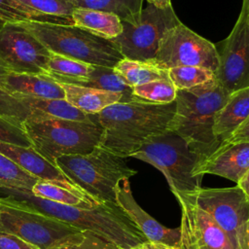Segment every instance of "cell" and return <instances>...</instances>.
I'll return each instance as SVG.
<instances>
[{
	"label": "cell",
	"mask_w": 249,
	"mask_h": 249,
	"mask_svg": "<svg viewBox=\"0 0 249 249\" xmlns=\"http://www.w3.org/2000/svg\"><path fill=\"white\" fill-rule=\"evenodd\" d=\"M93 65L51 52L46 75L59 84L83 86L89 79Z\"/></svg>",
	"instance_id": "obj_24"
},
{
	"label": "cell",
	"mask_w": 249,
	"mask_h": 249,
	"mask_svg": "<svg viewBox=\"0 0 249 249\" xmlns=\"http://www.w3.org/2000/svg\"><path fill=\"white\" fill-rule=\"evenodd\" d=\"M55 249H119L116 245L90 231H85L81 240L60 246Z\"/></svg>",
	"instance_id": "obj_33"
},
{
	"label": "cell",
	"mask_w": 249,
	"mask_h": 249,
	"mask_svg": "<svg viewBox=\"0 0 249 249\" xmlns=\"http://www.w3.org/2000/svg\"><path fill=\"white\" fill-rule=\"evenodd\" d=\"M0 19L4 22L34 20L30 15L16 6L11 0H0Z\"/></svg>",
	"instance_id": "obj_34"
},
{
	"label": "cell",
	"mask_w": 249,
	"mask_h": 249,
	"mask_svg": "<svg viewBox=\"0 0 249 249\" xmlns=\"http://www.w3.org/2000/svg\"><path fill=\"white\" fill-rule=\"evenodd\" d=\"M60 85L64 90V99L88 115H96L106 107L118 102H128L122 93L78 85Z\"/></svg>",
	"instance_id": "obj_21"
},
{
	"label": "cell",
	"mask_w": 249,
	"mask_h": 249,
	"mask_svg": "<svg viewBox=\"0 0 249 249\" xmlns=\"http://www.w3.org/2000/svg\"><path fill=\"white\" fill-rule=\"evenodd\" d=\"M0 153L20 168L42 181L53 183L74 193H85L66 178L54 164L40 156L32 147L26 148L0 141Z\"/></svg>",
	"instance_id": "obj_18"
},
{
	"label": "cell",
	"mask_w": 249,
	"mask_h": 249,
	"mask_svg": "<svg viewBox=\"0 0 249 249\" xmlns=\"http://www.w3.org/2000/svg\"><path fill=\"white\" fill-rule=\"evenodd\" d=\"M129 249H174V248L167 245V244L161 243V242L147 240V241H144L140 244H137V245H135V246H133Z\"/></svg>",
	"instance_id": "obj_37"
},
{
	"label": "cell",
	"mask_w": 249,
	"mask_h": 249,
	"mask_svg": "<svg viewBox=\"0 0 249 249\" xmlns=\"http://www.w3.org/2000/svg\"><path fill=\"white\" fill-rule=\"evenodd\" d=\"M218 50V49H217ZM219 67L215 79L231 93L249 87V0H242L238 18L218 50Z\"/></svg>",
	"instance_id": "obj_12"
},
{
	"label": "cell",
	"mask_w": 249,
	"mask_h": 249,
	"mask_svg": "<svg viewBox=\"0 0 249 249\" xmlns=\"http://www.w3.org/2000/svg\"><path fill=\"white\" fill-rule=\"evenodd\" d=\"M9 69L6 67V65L4 64V62L1 60L0 58V89L3 87V83H4V79L6 77V75L9 73Z\"/></svg>",
	"instance_id": "obj_40"
},
{
	"label": "cell",
	"mask_w": 249,
	"mask_h": 249,
	"mask_svg": "<svg viewBox=\"0 0 249 249\" xmlns=\"http://www.w3.org/2000/svg\"><path fill=\"white\" fill-rule=\"evenodd\" d=\"M249 118V87L231 92L215 118L214 133L220 145Z\"/></svg>",
	"instance_id": "obj_20"
},
{
	"label": "cell",
	"mask_w": 249,
	"mask_h": 249,
	"mask_svg": "<svg viewBox=\"0 0 249 249\" xmlns=\"http://www.w3.org/2000/svg\"><path fill=\"white\" fill-rule=\"evenodd\" d=\"M113 69L124 83L130 88L157 80L169 79L167 70H162L148 62L127 58L121 59Z\"/></svg>",
	"instance_id": "obj_25"
},
{
	"label": "cell",
	"mask_w": 249,
	"mask_h": 249,
	"mask_svg": "<svg viewBox=\"0 0 249 249\" xmlns=\"http://www.w3.org/2000/svg\"><path fill=\"white\" fill-rule=\"evenodd\" d=\"M148 4H152L158 8H166L171 6L170 0H146Z\"/></svg>",
	"instance_id": "obj_39"
},
{
	"label": "cell",
	"mask_w": 249,
	"mask_h": 249,
	"mask_svg": "<svg viewBox=\"0 0 249 249\" xmlns=\"http://www.w3.org/2000/svg\"><path fill=\"white\" fill-rule=\"evenodd\" d=\"M151 63L162 70L196 66L213 72L219 67L218 50L213 43L180 22L162 37Z\"/></svg>",
	"instance_id": "obj_11"
},
{
	"label": "cell",
	"mask_w": 249,
	"mask_h": 249,
	"mask_svg": "<svg viewBox=\"0 0 249 249\" xmlns=\"http://www.w3.org/2000/svg\"><path fill=\"white\" fill-rule=\"evenodd\" d=\"M0 231L11 232L37 249H55L79 241L85 231L0 196Z\"/></svg>",
	"instance_id": "obj_8"
},
{
	"label": "cell",
	"mask_w": 249,
	"mask_h": 249,
	"mask_svg": "<svg viewBox=\"0 0 249 249\" xmlns=\"http://www.w3.org/2000/svg\"><path fill=\"white\" fill-rule=\"evenodd\" d=\"M0 249H37L11 232L0 231Z\"/></svg>",
	"instance_id": "obj_35"
},
{
	"label": "cell",
	"mask_w": 249,
	"mask_h": 249,
	"mask_svg": "<svg viewBox=\"0 0 249 249\" xmlns=\"http://www.w3.org/2000/svg\"><path fill=\"white\" fill-rule=\"evenodd\" d=\"M77 8L110 13L122 22L133 23L141 15L143 0H74Z\"/></svg>",
	"instance_id": "obj_27"
},
{
	"label": "cell",
	"mask_w": 249,
	"mask_h": 249,
	"mask_svg": "<svg viewBox=\"0 0 249 249\" xmlns=\"http://www.w3.org/2000/svg\"><path fill=\"white\" fill-rule=\"evenodd\" d=\"M175 108V101L155 104L135 100L112 104L92 115L93 121L103 128L99 146L119 157L130 158L148 139L168 130Z\"/></svg>",
	"instance_id": "obj_2"
},
{
	"label": "cell",
	"mask_w": 249,
	"mask_h": 249,
	"mask_svg": "<svg viewBox=\"0 0 249 249\" xmlns=\"http://www.w3.org/2000/svg\"><path fill=\"white\" fill-rule=\"evenodd\" d=\"M243 249H249V221L246 224L243 236Z\"/></svg>",
	"instance_id": "obj_41"
},
{
	"label": "cell",
	"mask_w": 249,
	"mask_h": 249,
	"mask_svg": "<svg viewBox=\"0 0 249 249\" xmlns=\"http://www.w3.org/2000/svg\"><path fill=\"white\" fill-rule=\"evenodd\" d=\"M21 125L32 148L53 164L61 156L90 153L99 146L103 134L95 121L47 118L26 121Z\"/></svg>",
	"instance_id": "obj_5"
},
{
	"label": "cell",
	"mask_w": 249,
	"mask_h": 249,
	"mask_svg": "<svg viewBox=\"0 0 249 249\" xmlns=\"http://www.w3.org/2000/svg\"><path fill=\"white\" fill-rule=\"evenodd\" d=\"M168 71V78L176 89H189L215 78L209 70L196 66H179Z\"/></svg>",
	"instance_id": "obj_31"
},
{
	"label": "cell",
	"mask_w": 249,
	"mask_h": 249,
	"mask_svg": "<svg viewBox=\"0 0 249 249\" xmlns=\"http://www.w3.org/2000/svg\"><path fill=\"white\" fill-rule=\"evenodd\" d=\"M236 185L241 188V190L245 193V195L249 198V169L247 170V172L244 174V176L241 178V180Z\"/></svg>",
	"instance_id": "obj_38"
},
{
	"label": "cell",
	"mask_w": 249,
	"mask_h": 249,
	"mask_svg": "<svg viewBox=\"0 0 249 249\" xmlns=\"http://www.w3.org/2000/svg\"><path fill=\"white\" fill-rule=\"evenodd\" d=\"M249 142V118L231 134V136L224 143Z\"/></svg>",
	"instance_id": "obj_36"
},
{
	"label": "cell",
	"mask_w": 249,
	"mask_h": 249,
	"mask_svg": "<svg viewBox=\"0 0 249 249\" xmlns=\"http://www.w3.org/2000/svg\"><path fill=\"white\" fill-rule=\"evenodd\" d=\"M71 19L73 25L106 40L117 38L123 31L121 19L110 13L76 8Z\"/></svg>",
	"instance_id": "obj_22"
},
{
	"label": "cell",
	"mask_w": 249,
	"mask_h": 249,
	"mask_svg": "<svg viewBox=\"0 0 249 249\" xmlns=\"http://www.w3.org/2000/svg\"><path fill=\"white\" fill-rule=\"evenodd\" d=\"M51 52L18 22L0 27V58L11 72L46 75Z\"/></svg>",
	"instance_id": "obj_13"
},
{
	"label": "cell",
	"mask_w": 249,
	"mask_h": 249,
	"mask_svg": "<svg viewBox=\"0 0 249 249\" xmlns=\"http://www.w3.org/2000/svg\"><path fill=\"white\" fill-rule=\"evenodd\" d=\"M4 23H5V22H4L3 20H1V19H0V27H1V26H2Z\"/></svg>",
	"instance_id": "obj_42"
},
{
	"label": "cell",
	"mask_w": 249,
	"mask_h": 249,
	"mask_svg": "<svg viewBox=\"0 0 249 249\" xmlns=\"http://www.w3.org/2000/svg\"><path fill=\"white\" fill-rule=\"evenodd\" d=\"M0 141L21 147H32L22 126L0 115Z\"/></svg>",
	"instance_id": "obj_32"
},
{
	"label": "cell",
	"mask_w": 249,
	"mask_h": 249,
	"mask_svg": "<svg viewBox=\"0 0 249 249\" xmlns=\"http://www.w3.org/2000/svg\"><path fill=\"white\" fill-rule=\"evenodd\" d=\"M0 195L36 212L95 233L119 249H129L148 240L117 202H103L94 208L84 209L35 196L25 189L0 188Z\"/></svg>",
	"instance_id": "obj_1"
},
{
	"label": "cell",
	"mask_w": 249,
	"mask_h": 249,
	"mask_svg": "<svg viewBox=\"0 0 249 249\" xmlns=\"http://www.w3.org/2000/svg\"><path fill=\"white\" fill-rule=\"evenodd\" d=\"M39 180L0 153V188L31 190Z\"/></svg>",
	"instance_id": "obj_30"
},
{
	"label": "cell",
	"mask_w": 249,
	"mask_h": 249,
	"mask_svg": "<svg viewBox=\"0 0 249 249\" xmlns=\"http://www.w3.org/2000/svg\"><path fill=\"white\" fill-rule=\"evenodd\" d=\"M0 115L21 125L26 121L58 118L73 121H93L65 99H44L0 89ZM22 126V125H21Z\"/></svg>",
	"instance_id": "obj_14"
},
{
	"label": "cell",
	"mask_w": 249,
	"mask_h": 249,
	"mask_svg": "<svg viewBox=\"0 0 249 249\" xmlns=\"http://www.w3.org/2000/svg\"><path fill=\"white\" fill-rule=\"evenodd\" d=\"M248 169L249 142L225 143L197 164L195 175L203 177L212 174L238 184Z\"/></svg>",
	"instance_id": "obj_16"
},
{
	"label": "cell",
	"mask_w": 249,
	"mask_h": 249,
	"mask_svg": "<svg viewBox=\"0 0 249 249\" xmlns=\"http://www.w3.org/2000/svg\"><path fill=\"white\" fill-rule=\"evenodd\" d=\"M180 240L176 249H234L226 232L204 210L182 196Z\"/></svg>",
	"instance_id": "obj_15"
},
{
	"label": "cell",
	"mask_w": 249,
	"mask_h": 249,
	"mask_svg": "<svg viewBox=\"0 0 249 249\" xmlns=\"http://www.w3.org/2000/svg\"><path fill=\"white\" fill-rule=\"evenodd\" d=\"M180 22L172 6L158 8L148 4L135 22H122V33L110 41L124 58L150 62L164 34Z\"/></svg>",
	"instance_id": "obj_9"
},
{
	"label": "cell",
	"mask_w": 249,
	"mask_h": 249,
	"mask_svg": "<svg viewBox=\"0 0 249 249\" xmlns=\"http://www.w3.org/2000/svg\"><path fill=\"white\" fill-rule=\"evenodd\" d=\"M1 90L44 99H64L61 85L45 75L9 72Z\"/></svg>",
	"instance_id": "obj_19"
},
{
	"label": "cell",
	"mask_w": 249,
	"mask_h": 249,
	"mask_svg": "<svg viewBox=\"0 0 249 249\" xmlns=\"http://www.w3.org/2000/svg\"><path fill=\"white\" fill-rule=\"evenodd\" d=\"M83 86L122 93L128 102L137 100L132 94V88L125 85L113 68L93 65L88 81Z\"/></svg>",
	"instance_id": "obj_28"
},
{
	"label": "cell",
	"mask_w": 249,
	"mask_h": 249,
	"mask_svg": "<svg viewBox=\"0 0 249 249\" xmlns=\"http://www.w3.org/2000/svg\"><path fill=\"white\" fill-rule=\"evenodd\" d=\"M132 94L139 101L168 104L175 101L176 89L169 79H163L134 87Z\"/></svg>",
	"instance_id": "obj_29"
},
{
	"label": "cell",
	"mask_w": 249,
	"mask_h": 249,
	"mask_svg": "<svg viewBox=\"0 0 249 249\" xmlns=\"http://www.w3.org/2000/svg\"><path fill=\"white\" fill-rule=\"evenodd\" d=\"M229 95L215 78L189 89H176V108L168 130L181 136L201 161L220 146L214 133L215 118Z\"/></svg>",
	"instance_id": "obj_3"
},
{
	"label": "cell",
	"mask_w": 249,
	"mask_h": 249,
	"mask_svg": "<svg viewBox=\"0 0 249 249\" xmlns=\"http://www.w3.org/2000/svg\"><path fill=\"white\" fill-rule=\"evenodd\" d=\"M182 196L208 213L226 232L234 249H243L245 227L249 221V198L239 186L198 189Z\"/></svg>",
	"instance_id": "obj_10"
},
{
	"label": "cell",
	"mask_w": 249,
	"mask_h": 249,
	"mask_svg": "<svg viewBox=\"0 0 249 249\" xmlns=\"http://www.w3.org/2000/svg\"><path fill=\"white\" fill-rule=\"evenodd\" d=\"M50 52L91 65L114 68L123 55L110 40L72 24L40 20L18 21Z\"/></svg>",
	"instance_id": "obj_6"
},
{
	"label": "cell",
	"mask_w": 249,
	"mask_h": 249,
	"mask_svg": "<svg viewBox=\"0 0 249 249\" xmlns=\"http://www.w3.org/2000/svg\"><path fill=\"white\" fill-rule=\"evenodd\" d=\"M116 201L128 214L148 240L161 242L174 249L177 248L180 240L179 227L176 229L166 228L150 216L133 197L128 179L123 180L118 186Z\"/></svg>",
	"instance_id": "obj_17"
},
{
	"label": "cell",
	"mask_w": 249,
	"mask_h": 249,
	"mask_svg": "<svg viewBox=\"0 0 249 249\" xmlns=\"http://www.w3.org/2000/svg\"><path fill=\"white\" fill-rule=\"evenodd\" d=\"M130 158L160 170L174 196L192 194L201 188L202 177L195 175L201 159L181 136L170 130L148 139Z\"/></svg>",
	"instance_id": "obj_7"
},
{
	"label": "cell",
	"mask_w": 249,
	"mask_h": 249,
	"mask_svg": "<svg viewBox=\"0 0 249 249\" xmlns=\"http://www.w3.org/2000/svg\"><path fill=\"white\" fill-rule=\"evenodd\" d=\"M54 165L74 185L98 202H117L116 190L123 180L137 171L128 166L125 158L98 146L86 155L61 156Z\"/></svg>",
	"instance_id": "obj_4"
},
{
	"label": "cell",
	"mask_w": 249,
	"mask_h": 249,
	"mask_svg": "<svg viewBox=\"0 0 249 249\" xmlns=\"http://www.w3.org/2000/svg\"><path fill=\"white\" fill-rule=\"evenodd\" d=\"M16 6L30 15L34 20L52 21L53 18L64 24H72L71 15L77 8L74 0H11ZM58 23V22H57Z\"/></svg>",
	"instance_id": "obj_23"
},
{
	"label": "cell",
	"mask_w": 249,
	"mask_h": 249,
	"mask_svg": "<svg viewBox=\"0 0 249 249\" xmlns=\"http://www.w3.org/2000/svg\"><path fill=\"white\" fill-rule=\"evenodd\" d=\"M30 192L33 196L44 199L84 209H91L101 204L88 194L74 193L53 183L42 180H39L31 188Z\"/></svg>",
	"instance_id": "obj_26"
}]
</instances>
